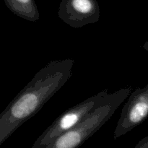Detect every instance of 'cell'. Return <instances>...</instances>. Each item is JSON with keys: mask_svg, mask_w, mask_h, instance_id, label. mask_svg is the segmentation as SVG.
I'll use <instances>...</instances> for the list:
<instances>
[{"mask_svg": "<svg viewBox=\"0 0 148 148\" xmlns=\"http://www.w3.org/2000/svg\"><path fill=\"white\" fill-rule=\"evenodd\" d=\"M9 10L21 18L30 22L37 21L40 18L35 0H4Z\"/></svg>", "mask_w": 148, "mask_h": 148, "instance_id": "8992f818", "label": "cell"}, {"mask_svg": "<svg viewBox=\"0 0 148 148\" xmlns=\"http://www.w3.org/2000/svg\"><path fill=\"white\" fill-rule=\"evenodd\" d=\"M74 64L72 59L51 61L14 97L0 114V145L66 84Z\"/></svg>", "mask_w": 148, "mask_h": 148, "instance_id": "6da1fadb", "label": "cell"}, {"mask_svg": "<svg viewBox=\"0 0 148 148\" xmlns=\"http://www.w3.org/2000/svg\"><path fill=\"white\" fill-rule=\"evenodd\" d=\"M132 91L131 86L108 93L101 105L91 111L77 125L61 134L46 148H78L109 121Z\"/></svg>", "mask_w": 148, "mask_h": 148, "instance_id": "7a4b0ae2", "label": "cell"}, {"mask_svg": "<svg viewBox=\"0 0 148 148\" xmlns=\"http://www.w3.org/2000/svg\"><path fill=\"white\" fill-rule=\"evenodd\" d=\"M148 117V83L131 92L124 104L114 131V140L119 138L144 122Z\"/></svg>", "mask_w": 148, "mask_h": 148, "instance_id": "277c9868", "label": "cell"}, {"mask_svg": "<svg viewBox=\"0 0 148 148\" xmlns=\"http://www.w3.org/2000/svg\"><path fill=\"white\" fill-rule=\"evenodd\" d=\"M143 48H144V49L148 52V40H147V41L144 43V45H143Z\"/></svg>", "mask_w": 148, "mask_h": 148, "instance_id": "52a82bcc", "label": "cell"}, {"mask_svg": "<svg viewBox=\"0 0 148 148\" xmlns=\"http://www.w3.org/2000/svg\"><path fill=\"white\" fill-rule=\"evenodd\" d=\"M58 17L70 27L80 28L98 22L99 4L97 0H62Z\"/></svg>", "mask_w": 148, "mask_h": 148, "instance_id": "5b68a950", "label": "cell"}, {"mask_svg": "<svg viewBox=\"0 0 148 148\" xmlns=\"http://www.w3.org/2000/svg\"><path fill=\"white\" fill-rule=\"evenodd\" d=\"M108 95V90L105 89L65 111L39 136L31 148H46L61 134L77 125L91 111L101 105Z\"/></svg>", "mask_w": 148, "mask_h": 148, "instance_id": "3957f363", "label": "cell"}]
</instances>
